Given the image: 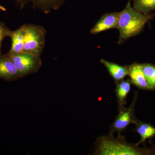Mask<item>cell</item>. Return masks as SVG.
Returning a JSON list of instances; mask_svg holds the SVG:
<instances>
[{
	"mask_svg": "<svg viewBox=\"0 0 155 155\" xmlns=\"http://www.w3.org/2000/svg\"><path fill=\"white\" fill-rule=\"evenodd\" d=\"M96 155H155V147L139 148L136 144L128 143L123 137L115 138L114 133L110 131L106 136L97 138L95 143Z\"/></svg>",
	"mask_w": 155,
	"mask_h": 155,
	"instance_id": "cell-1",
	"label": "cell"
},
{
	"mask_svg": "<svg viewBox=\"0 0 155 155\" xmlns=\"http://www.w3.org/2000/svg\"><path fill=\"white\" fill-rule=\"evenodd\" d=\"M152 18L150 14H143L137 11L131 6V0H128L124 10L119 12L118 44H121L127 39L137 35Z\"/></svg>",
	"mask_w": 155,
	"mask_h": 155,
	"instance_id": "cell-2",
	"label": "cell"
},
{
	"mask_svg": "<svg viewBox=\"0 0 155 155\" xmlns=\"http://www.w3.org/2000/svg\"><path fill=\"white\" fill-rule=\"evenodd\" d=\"M25 29L23 52L41 57L45 44L46 31L43 26L33 24H24Z\"/></svg>",
	"mask_w": 155,
	"mask_h": 155,
	"instance_id": "cell-3",
	"label": "cell"
},
{
	"mask_svg": "<svg viewBox=\"0 0 155 155\" xmlns=\"http://www.w3.org/2000/svg\"><path fill=\"white\" fill-rule=\"evenodd\" d=\"M5 55L15 65L20 78L35 73L42 65L41 57L31 53L13 54L8 52Z\"/></svg>",
	"mask_w": 155,
	"mask_h": 155,
	"instance_id": "cell-4",
	"label": "cell"
},
{
	"mask_svg": "<svg viewBox=\"0 0 155 155\" xmlns=\"http://www.w3.org/2000/svg\"><path fill=\"white\" fill-rule=\"evenodd\" d=\"M137 95V92L131 104L128 108H125L122 110L119 111L114 123L111 125L110 131L113 133L116 131L118 132V136H120L122 132L125 130L128 125L131 124H134L137 119L134 115V106Z\"/></svg>",
	"mask_w": 155,
	"mask_h": 155,
	"instance_id": "cell-5",
	"label": "cell"
},
{
	"mask_svg": "<svg viewBox=\"0 0 155 155\" xmlns=\"http://www.w3.org/2000/svg\"><path fill=\"white\" fill-rule=\"evenodd\" d=\"M17 7L22 9L28 4L34 9H37L44 14H48L51 11H57L65 3V0H14Z\"/></svg>",
	"mask_w": 155,
	"mask_h": 155,
	"instance_id": "cell-6",
	"label": "cell"
},
{
	"mask_svg": "<svg viewBox=\"0 0 155 155\" xmlns=\"http://www.w3.org/2000/svg\"><path fill=\"white\" fill-rule=\"evenodd\" d=\"M118 17L119 12L104 14L91 29V33L96 35L112 28L117 29Z\"/></svg>",
	"mask_w": 155,
	"mask_h": 155,
	"instance_id": "cell-7",
	"label": "cell"
},
{
	"mask_svg": "<svg viewBox=\"0 0 155 155\" xmlns=\"http://www.w3.org/2000/svg\"><path fill=\"white\" fill-rule=\"evenodd\" d=\"M20 78L13 62L5 55L0 54V79L14 81Z\"/></svg>",
	"mask_w": 155,
	"mask_h": 155,
	"instance_id": "cell-8",
	"label": "cell"
},
{
	"mask_svg": "<svg viewBox=\"0 0 155 155\" xmlns=\"http://www.w3.org/2000/svg\"><path fill=\"white\" fill-rule=\"evenodd\" d=\"M128 75L131 83L139 88L150 90L148 84L143 72L141 64L134 63L127 66Z\"/></svg>",
	"mask_w": 155,
	"mask_h": 155,
	"instance_id": "cell-9",
	"label": "cell"
},
{
	"mask_svg": "<svg viewBox=\"0 0 155 155\" xmlns=\"http://www.w3.org/2000/svg\"><path fill=\"white\" fill-rule=\"evenodd\" d=\"M116 84V93L117 97L119 110L125 109L126 104V98L130 90L131 83L130 78L122 80L115 82Z\"/></svg>",
	"mask_w": 155,
	"mask_h": 155,
	"instance_id": "cell-10",
	"label": "cell"
},
{
	"mask_svg": "<svg viewBox=\"0 0 155 155\" xmlns=\"http://www.w3.org/2000/svg\"><path fill=\"white\" fill-rule=\"evenodd\" d=\"M100 62L107 69L111 77L114 78L115 82L123 80L128 75L127 66H123L113 62H109L104 59H101Z\"/></svg>",
	"mask_w": 155,
	"mask_h": 155,
	"instance_id": "cell-11",
	"label": "cell"
},
{
	"mask_svg": "<svg viewBox=\"0 0 155 155\" xmlns=\"http://www.w3.org/2000/svg\"><path fill=\"white\" fill-rule=\"evenodd\" d=\"M25 29L24 25L16 30L12 31L10 38L11 40V54H17L23 52L24 45Z\"/></svg>",
	"mask_w": 155,
	"mask_h": 155,
	"instance_id": "cell-12",
	"label": "cell"
},
{
	"mask_svg": "<svg viewBox=\"0 0 155 155\" xmlns=\"http://www.w3.org/2000/svg\"><path fill=\"white\" fill-rule=\"evenodd\" d=\"M136 125L135 131L140 135V139L137 145L144 143L147 139H151L155 137V127L149 123H145L137 119L134 124Z\"/></svg>",
	"mask_w": 155,
	"mask_h": 155,
	"instance_id": "cell-13",
	"label": "cell"
},
{
	"mask_svg": "<svg viewBox=\"0 0 155 155\" xmlns=\"http://www.w3.org/2000/svg\"><path fill=\"white\" fill-rule=\"evenodd\" d=\"M133 2V8L140 13L149 14L155 11V0H131Z\"/></svg>",
	"mask_w": 155,
	"mask_h": 155,
	"instance_id": "cell-14",
	"label": "cell"
},
{
	"mask_svg": "<svg viewBox=\"0 0 155 155\" xmlns=\"http://www.w3.org/2000/svg\"><path fill=\"white\" fill-rule=\"evenodd\" d=\"M142 69L150 90H155V65L150 64H141Z\"/></svg>",
	"mask_w": 155,
	"mask_h": 155,
	"instance_id": "cell-15",
	"label": "cell"
},
{
	"mask_svg": "<svg viewBox=\"0 0 155 155\" xmlns=\"http://www.w3.org/2000/svg\"><path fill=\"white\" fill-rule=\"evenodd\" d=\"M12 31L3 22H0V51L4 40L6 37H10Z\"/></svg>",
	"mask_w": 155,
	"mask_h": 155,
	"instance_id": "cell-16",
	"label": "cell"
},
{
	"mask_svg": "<svg viewBox=\"0 0 155 155\" xmlns=\"http://www.w3.org/2000/svg\"><path fill=\"white\" fill-rule=\"evenodd\" d=\"M0 10L4 11H6V9L5 8H4V7L1 5H0Z\"/></svg>",
	"mask_w": 155,
	"mask_h": 155,
	"instance_id": "cell-17",
	"label": "cell"
},
{
	"mask_svg": "<svg viewBox=\"0 0 155 155\" xmlns=\"http://www.w3.org/2000/svg\"><path fill=\"white\" fill-rule=\"evenodd\" d=\"M0 54H2V51H0Z\"/></svg>",
	"mask_w": 155,
	"mask_h": 155,
	"instance_id": "cell-18",
	"label": "cell"
}]
</instances>
